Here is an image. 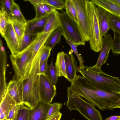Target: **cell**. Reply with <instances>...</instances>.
Masks as SVG:
<instances>
[{
    "label": "cell",
    "instance_id": "cell-32",
    "mask_svg": "<svg viewBox=\"0 0 120 120\" xmlns=\"http://www.w3.org/2000/svg\"><path fill=\"white\" fill-rule=\"evenodd\" d=\"M114 37L113 39L112 48V52L114 54H120V33L113 32Z\"/></svg>",
    "mask_w": 120,
    "mask_h": 120
},
{
    "label": "cell",
    "instance_id": "cell-35",
    "mask_svg": "<svg viewBox=\"0 0 120 120\" xmlns=\"http://www.w3.org/2000/svg\"><path fill=\"white\" fill-rule=\"evenodd\" d=\"M62 105V104L58 103L51 104L46 120L56 113L59 112Z\"/></svg>",
    "mask_w": 120,
    "mask_h": 120
},
{
    "label": "cell",
    "instance_id": "cell-44",
    "mask_svg": "<svg viewBox=\"0 0 120 120\" xmlns=\"http://www.w3.org/2000/svg\"><path fill=\"white\" fill-rule=\"evenodd\" d=\"M114 2L120 6V0H112Z\"/></svg>",
    "mask_w": 120,
    "mask_h": 120
},
{
    "label": "cell",
    "instance_id": "cell-40",
    "mask_svg": "<svg viewBox=\"0 0 120 120\" xmlns=\"http://www.w3.org/2000/svg\"><path fill=\"white\" fill-rule=\"evenodd\" d=\"M38 4L48 14L57 10L53 6L47 4Z\"/></svg>",
    "mask_w": 120,
    "mask_h": 120
},
{
    "label": "cell",
    "instance_id": "cell-16",
    "mask_svg": "<svg viewBox=\"0 0 120 120\" xmlns=\"http://www.w3.org/2000/svg\"><path fill=\"white\" fill-rule=\"evenodd\" d=\"M48 15L43 18L33 19L26 22L25 32L38 34L42 32L44 30L48 17Z\"/></svg>",
    "mask_w": 120,
    "mask_h": 120
},
{
    "label": "cell",
    "instance_id": "cell-36",
    "mask_svg": "<svg viewBox=\"0 0 120 120\" xmlns=\"http://www.w3.org/2000/svg\"><path fill=\"white\" fill-rule=\"evenodd\" d=\"M66 42L71 47V50L74 52L75 55L77 56L78 60L79 62V67H82L84 66L83 64V62L84 61L82 56H80V54H79L77 51V46L75 45L68 38L65 39Z\"/></svg>",
    "mask_w": 120,
    "mask_h": 120
},
{
    "label": "cell",
    "instance_id": "cell-41",
    "mask_svg": "<svg viewBox=\"0 0 120 120\" xmlns=\"http://www.w3.org/2000/svg\"><path fill=\"white\" fill-rule=\"evenodd\" d=\"M47 61L48 60H46L40 64L41 74H45L48 66L47 64Z\"/></svg>",
    "mask_w": 120,
    "mask_h": 120
},
{
    "label": "cell",
    "instance_id": "cell-27",
    "mask_svg": "<svg viewBox=\"0 0 120 120\" xmlns=\"http://www.w3.org/2000/svg\"><path fill=\"white\" fill-rule=\"evenodd\" d=\"M108 19L110 29L120 33V18L108 12Z\"/></svg>",
    "mask_w": 120,
    "mask_h": 120
},
{
    "label": "cell",
    "instance_id": "cell-48",
    "mask_svg": "<svg viewBox=\"0 0 120 120\" xmlns=\"http://www.w3.org/2000/svg\"><path fill=\"white\" fill-rule=\"evenodd\" d=\"M120 120V118L119 119V120Z\"/></svg>",
    "mask_w": 120,
    "mask_h": 120
},
{
    "label": "cell",
    "instance_id": "cell-12",
    "mask_svg": "<svg viewBox=\"0 0 120 120\" xmlns=\"http://www.w3.org/2000/svg\"><path fill=\"white\" fill-rule=\"evenodd\" d=\"M7 92L16 104H23L21 79L18 80L13 79L10 80L7 84Z\"/></svg>",
    "mask_w": 120,
    "mask_h": 120
},
{
    "label": "cell",
    "instance_id": "cell-2",
    "mask_svg": "<svg viewBox=\"0 0 120 120\" xmlns=\"http://www.w3.org/2000/svg\"><path fill=\"white\" fill-rule=\"evenodd\" d=\"M42 52L41 48L35 57L29 73L21 79L23 103L30 108L34 107L40 101L39 87Z\"/></svg>",
    "mask_w": 120,
    "mask_h": 120
},
{
    "label": "cell",
    "instance_id": "cell-43",
    "mask_svg": "<svg viewBox=\"0 0 120 120\" xmlns=\"http://www.w3.org/2000/svg\"><path fill=\"white\" fill-rule=\"evenodd\" d=\"M120 116H113L106 118L105 120H118Z\"/></svg>",
    "mask_w": 120,
    "mask_h": 120
},
{
    "label": "cell",
    "instance_id": "cell-22",
    "mask_svg": "<svg viewBox=\"0 0 120 120\" xmlns=\"http://www.w3.org/2000/svg\"><path fill=\"white\" fill-rule=\"evenodd\" d=\"M64 53L63 51L58 53L55 63V67L58 77L63 76L67 79L64 58Z\"/></svg>",
    "mask_w": 120,
    "mask_h": 120
},
{
    "label": "cell",
    "instance_id": "cell-10",
    "mask_svg": "<svg viewBox=\"0 0 120 120\" xmlns=\"http://www.w3.org/2000/svg\"><path fill=\"white\" fill-rule=\"evenodd\" d=\"M7 56L2 41L0 39V101L7 93L6 71L7 68Z\"/></svg>",
    "mask_w": 120,
    "mask_h": 120
},
{
    "label": "cell",
    "instance_id": "cell-5",
    "mask_svg": "<svg viewBox=\"0 0 120 120\" xmlns=\"http://www.w3.org/2000/svg\"><path fill=\"white\" fill-rule=\"evenodd\" d=\"M86 6L90 21V47L92 50L98 52L101 48L103 37L99 25L98 8L91 0H88Z\"/></svg>",
    "mask_w": 120,
    "mask_h": 120
},
{
    "label": "cell",
    "instance_id": "cell-7",
    "mask_svg": "<svg viewBox=\"0 0 120 120\" xmlns=\"http://www.w3.org/2000/svg\"><path fill=\"white\" fill-rule=\"evenodd\" d=\"M58 17L65 39L70 40L75 45H85L84 40L78 24L71 18L66 12H58Z\"/></svg>",
    "mask_w": 120,
    "mask_h": 120
},
{
    "label": "cell",
    "instance_id": "cell-13",
    "mask_svg": "<svg viewBox=\"0 0 120 120\" xmlns=\"http://www.w3.org/2000/svg\"><path fill=\"white\" fill-rule=\"evenodd\" d=\"M50 104L40 101L35 106L29 109V120H46Z\"/></svg>",
    "mask_w": 120,
    "mask_h": 120
},
{
    "label": "cell",
    "instance_id": "cell-8",
    "mask_svg": "<svg viewBox=\"0 0 120 120\" xmlns=\"http://www.w3.org/2000/svg\"><path fill=\"white\" fill-rule=\"evenodd\" d=\"M77 14L78 24L85 41L90 38L89 19L86 6L87 0H72Z\"/></svg>",
    "mask_w": 120,
    "mask_h": 120
},
{
    "label": "cell",
    "instance_id": "cell-23",
    "mask_svg": "<svg viewBox=\"0 0 120 120\" xmlns=\"http://www.w3.org/2000/svg\"><path fill=\"white\" fill-rule=\"evenodd\" d=\"M63 35V30L60 27L51 34L47 40L45 45L52 49L56 44L60 42L61 36Z\"/></svg>",
    "mask_w": 120,
    "mask_h": 120
},
{
    "label": "cell",
    "instance_id": "cell-46",
    "mask_svg": "<svg viewBox=\"0 0 120 120\" xmlns=\"http://www.w3.org/2000/svg\"><path fill=\"white\" fill-rule=\"evenodd\" d=\"M3 120H7L6 119H5Z\"/></svg>",
    "mask_w": 120,
    "mask_h": 120
},
{
    "label": "cell",
    "instance_id": "cell-45",
    "mask_svg": "<svg viewBox=\"0 0 120 120\" xmlns=\"http://www.w3.org/2000/svg\"><path fill=\"white\" fill-rule=\"evenodd\" d=\"M117 108H120V97L116 102Z\"/></svg>",
    "mask_w": 120,
    "mask_h": 120
},
{
    "label": "cell",
    "instance_id": "cell-9",
    "mask_svg": "<svg viewBox=\"0 0 120 120\" xmlns=\"http://www.w3.org/2000/svg\"><path fill=\"white\" fill-rule=\"evenodd\" d=\"M56 86L44 74L40 75L39 90L40 101L51 104L56 94Z\"/></svg>",
    "mask_w": 120,
    "mask_h": 120
},
{
    "label": "cell",
    "instance_id": "cell-1",
    "mask_svg": "<svg viewBox=\"0 0 120 120\" xmlns=\"http://www.w3.org/2000/svg\"><path fill=\"white\" fill-rule=\"evenodd\" d=\"M71 83V86L77 94L100 110L117 108L116 102L120 97V93L98 89L79 75H77Z\"/></svg>",
    "mask_w": 120,
    "mask_h": 120
},
{
    "label": "cell",
    "instance_id": "cell-30",
    "mask_svg": "<svg viewBox=\"0 0 120 120\" xmlns=\"http://www.w3.org/2000/svg\"><path fill=\"white\" fill-rule=\"evenodd\" d=\"M65 1V12L71 18L78 23L77 11L72 0H66Z\"/></svg>",
    "mask_w": 120,
    "mask_h": 120
},
{
    "label": "cell",
    "instance_id": "cell-24",
    "mask_svg": "<svg viewBox=\"0 0 120 120\" xmlns=\"http://www.w3.org/2000/svg\"><path fill=\"white\" fill-rule=\"evenodd\" d=\"M33 5L41 4H46L50 5L57 10H62L65 9V2L63 0H27Z\"/></svg>",
    "mask_w": 120,
    "mask_h": 120
},
{
    "label": "cell",
    "instance_id": "cell-25",
    "mask_svg": "<svg viewBox=\"0 0 120 120\" xmlns=\"http://www.w3.org/2000/svg\"><path fill=\"white\" fill-rule=\"evenodd\" d=\"M14 30L18 38L19 44L25 32L26 22L18 21L10 18Z\"/></svg>",
    "mask_w": 120,
    "mask_h": 120
},
{
    "label": "cell",
    "instance_id": "cell-29",
    "mask_svg": "<svg viewBox=\"0 0 120 120\" xmlns=\"http://www.w3.org/2000/svg\"><path fill=\"white\" fill-rule=\"evenodd\" d=\"M45 74L52 84H56L58 76L52 60L50 64L48 65Z\"/></svg>",
    "mask_w": 120,
    "mask_h": 120
},
{
    "label": "cell",
    "instance_id": "cell-4",
    "mask_svg": "<svg viewBox=\"0 0 120 120\" xmlns=\"http://www.w3.org/2000/svg\"><path fill=\"white\" fill-rule=\"evenodd\" d=\"M67 91L66 105L70 111L77 110L88 120H103L100 111L77 94L71 86L67 87Z\"/></svg>",
    "mask_w": 120,
    "mask_h": 120
},
{
    "label": "cell",
    "instance_id": "cell-19",
    "mask_svg": "<svg viewBox=\"0 0 120 120\" xmlns=\"http://www.w3.org/2000/svg\"><path fill=\"white\" fill-rule=\"evenodd\" d=\"M58 12L56 10L48 15L47 19L43 33L53 32L60 27Z\"/></svg>",
    "mask_w": 120,
    "mask_h": 120
},
{
    "label": "cell",
    "instance_id": "cell-37",
    "mask_svg": "<svg viewBox=\"0 0 120 120\" xmlns=\"http://www.w3.org/2000/svg\"><path fill=\"white\" fill-rule=\"evenodd\" d=\"M20 105L16 104L10 111L5 119L7 120H15L18 115Z\"/></svg>",
    "mask_w": 120,
    "mask_h": 120
},
{
    "label": "cell",
    "instance_id": "cell-26",
    "mask_svg": "<svg viewBox=\"0 0 120 120\" xmlns=\"http://www.w3.org/2000/svg\"><path fill=\"white\" fill-rule=\"evenodd\" d=\"M38 34H35L25 32L19 44V52L22 51L28 47L35 39Z\"/></svg>",
    "mask_w": 120,
    "mask_h": 120
},
{
    "label": "cell",
    "instance_id": "cell-15",
    "mask_svg": "<svg viewBox=\"0 0 120 120\" xmlns=\"http://www.w3.org/2000/svg\"><path fill=\"white\" fill-rule=\"evenodd\" d=\"M73 51L70 50L68 54L65 53L64 58L67 80L71 83L73 81L77 75L79 66L72 54Z\"/></svg>",
    "mask_w": 120,
    "mask_h": 120
},
{
    "label": "cell",
    "instance_id": "cell-14",
    "mask_svg": "<svg viewBox=\"0 0 120 120\" xmlns=\"http://www.w3.org/2000/svg\"><path fill=\"white\" fill-rule=\"evenodd\" d=\"M112 37L109 34L103 37L100 52L97 63L94 65L96 67L101 68L102 65L105 63L112 49Z\"/></svg>",
    "mask_w": 120,
    "mask_h": 120
},
{
    "label": "cell",
    "instance_id": "cell-34",
    "mask_svg": "<svg viewBox=\"0 0 120 120\" xmlns=\"http://www.w3.org/2000/svg\"><path fill=\"white\" fill-rule=\"evenodd\" d=\"M7 16L1 10L0 11V33L2 37L4 34L7 28Z\"/></svg>",
    "mask_w": 120,
    "mask_h": 120
},
{
    "label": "cell",
    "instance_id": "cell-17",
    "mask_svg": "<svg viewBox=\"0 0 120 120\" xmlns=\"http://www.w3.org/2000/svg\"><path fill=\"white\" fill-rule=\"evenodd\" d=\"M94 4L101 7L108 12L120 18V6L113 2L112 0H92Z\"/></svg>",
    "mask_w": 120,
    "mask_h": 120
},
{
    "label": "cell",
    "instance_id": "cell-28",
    "mask_svg": "<svg viewBox=\"0 0 120 120\" xmlns=\"http://www.w3.org/2000/svg\"><path fill=\"white\" fill-rule=\"evenodd\" d=\"M11 17L18 21L26 22V19L20 10L19 5L13 0L11 11Z\"/></svg>",
    "mask_w": 120,
    "mask_h": 120
},
{
    "label": "cell",
    "instance_id": "cell-31",
    "mask_svg": "<svg viewBox=\"0 0 120 120\" xmlns=\"http://www.w3.org/2000/svg\"><path fill=\"white\" fill-rule=\"evenodd\" d=\"M13 0H2L0 1V8L8 17L11 18V11Z\"/></svg>",
    "mask_w": 120,
    "mask_h": 120
},
{
    "label": "cell",
    "instance_id": "cell-42",
    "mask_svg": "<svg viewBox=\"0 0 120 120\" xmlns=\"http://www.w3.org/2000/svg\"><path fill=\"white\" fill-rule=\"evenodd\" d=\"M62 113L60 112L55 114L47 120H60L61 116Z\"/></svg>",
    "mask_w": 120,
    "mask_h": 120
},
{
    "label": "cell",
    "instance_id": "cell-11",
    "mask_svg": "<svg viewBox=\"0 0 120 120\" xmlns=\"http://www.w3.org/2000/svg\"><path fill=\"white\" fill-rule=\"evenodd\" d=\"M7 29L2 37L6 41L11 54H16L19 52V43L17 36L14 30L10 18L7 17Z\"/></svg>",
    "mask_w": 120,
    "mask_h": 120
},
{
    "label": "cell",
    "instance_id": "cell-21",
    "mask_svg": "<svg viewBox=\"0 0 120 120\" xmlns=\"http://www.w3.org/2000/svg\"><path fill=\"white\" fill-rule=\"evenodd\" d=\"M97 7L99 25L101 34L103 37L107 35L110 29L108 19V12L101 7Z\"/></svg>",
    "mask_w": 120,
    "mask_h": 120
},
{
    "label": "cell",
    "instance_id": "cell-38",
    "mask_svg": "<svg viewBox=\"0 0 120 120\" xmlns=\"http://www.w3.org/2000/svg\"><path fill=\"white\" fill-rule=\"evenodd\" d=\"M33 5L35 7V15L34 19L41 18L48 15L38 4H34Z\"/></svg>",
    "mask_w": 120,
    "mask_h": 120
},
{
    "label": "cell",
    "instance_id": "cell-39",
    "mask_svg": "<svg viewBox=\"0 0 120 120\" xmlns=\"http://www.w3.org/2000/svg\"><path fill=\"white\" fill-rule=\"evenodd\" d=\"M42 52L40 59V64L45 61L48 60L52 49L44 45L42 47Z\"/></svg>",
    "mask_w": 120,
    "mask_h": 120
},
{
    "label": "cell",
    "instance_id": "cell-6",
    "mask_svg": "<svg viewBox=\"0 0 120 120\" xmlns=\"http://www.w3.org/2000/svg\"><path fill=\"white\" fill-rule=\"evenodd\" d=\"M41 33L26 48L18 53L11 55L10 58L15 74L13 79L18 80L22 78L30 63L34 46Z\"/></svg>",
    "mask_w": 120,
    "mask_h": 120
},
{
    "label": "cell",
    "instance_id": "cell-3",
    "mask_svg": "<svg viewBox=\"0 0 120 120\" xmlns=\"http://www.w3.org/2000/svg\"><path fill=\"white\" fill-rule=\"evenodd\" d=\"M78 71L85 79L98 89L110 92L120 93V79L119 77L107 74L101 68L94 65L91 67H79Z\"/></svg>",
    "mask_w": 120,
    "mask_h": 120
},
{
    "label": "cell",
    "instance_id": "cell-20",
    "mask_svg": "<svg viewBox=\"0 0 120 120\" xmlns=\"http://www.w3.org/2000/svg\"><path fill=\"white\" fill-rule=\"evenodd\" d=\"M16 104L7 93L4 98L0 102V120L5 119L10 111Z\"/></svg>",
    "mask_w": 120,
    "mask_h": 120
},
{
    "label": "cell",
    "instance_id": "cell-47",
    "mask_svg": "<svg viewBox=\"0 0 120 120\" xmlns=\"http://www.w3.org/2000/svg\"><path fill=\"white\" fill-rule=\"evenodd\" d=\"M75 120V119H73V120Z\"/></svg>",
    "mask_w": 120,
    "mask_h": 120
},
{
    "label": "cell",
    "instance_id": "cell-33",
    "mask_svg": "<svg viewBox=\"0 0 120 120\" xmlns=\"http://www.w3.org/2000/svg\"><path fill=\"white\" fill-rule=\"evenodd\" d=\"M29 109L24 106L23 103L21 104L15 120H29Z\"/></svg>",
    "mask_w": 120,
    "mask_h": 120
},
{
    "label": "cell",
    "instance_id": "cell-18",
    "mask_svg": "<svg viewBox=\"0 0 120 120\" xmlns=\"http://www.w3.org/2000/svg\"><path fill=\"white\" fill-rule=\"evenodd\" d=\"M53 32L44 33L42 32L41 33L37 41L34 46L31 58L25 73H28L30 71L37 55L40 50L45 45L48 38Z\"/></svg>",
    "mask_w": 120,
    "mask_h": 120
}]
</instances>
